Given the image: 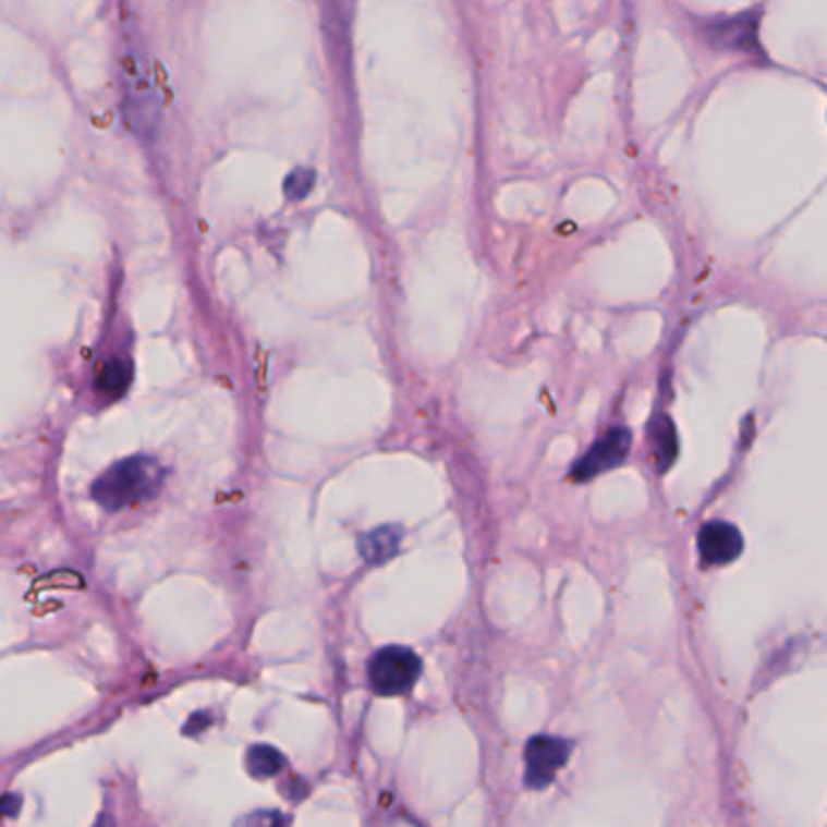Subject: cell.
<instances>
[{"label":"cell","mask_w":827,"mask_h":827,"mask_svg":"<svg viewBox=\"0 0 827 827\" xmlns=\"http://www.w3.org/2000/svg\"><path fill=\"white\" fill-rule=\"evenodd\" d=\"M630 446H632L630 431H627V428H612V431L605 434L600 440H595V443L588 448V453L583 455L576 465H573L571 477L579 482H586L617 465H622L627 453H630Z\"/></svg>","instance_id":"cell-4"},{"label":"cell","mask_w":827,"mask_h":827,"mask_svg":"<svg viewBox=\"0 0 827 827\" xmlns=\"http://www.w3.org/2000/svg\"><path fill=\"white\" fill-rule=\"evenodd\" d=\"M743 535L735 525L723 521H712L700 531V555L709 567L731 564L741 557Z\"/></svg>","instance_id":"cell-5"},{"label":"cell","mask_w":827,"mask_h":827,"mask_svg":"<svg viewBox=\"0 0 827 827\" xmlns=\"http://www.w3.org/2000/svg\"><path fill=\"white\" fill-rule=\"evenodd\" d=\"M285 767V757L271 745H252L247 753V771L255 779H271Z\"/></svg>","instance_id":"cell-8"},{"label":"cell","mask_w":827,"mask_h":827,"mask_svg":"<svg viewBox=\"0 0 827 827\" xmlns=\"http://www.w3.org/2000/svg\"><path fill=\"white\" fill-rule=\"evenodd\" d=\"M93 827H114V823H112V818H109V815H99V820Z\"/></svg>","instance_id":"cell-13"},{"label":"cell","mask_w":827,"mask_h":827,"mask_svg":"<svg viewBox=\"0 0 827 827\" xmlns=\"http://www.w3.org/2000/svg\"><path fill=\"white\" fill-rule=\"evenodd\" d=\"M315 184V174L313 170H295L289 180H285V196L293 198V202H301L307 194H311Z\"/></svg>","instance_id":"cell-10"},{"label":"cell","mask_w":827,"mask_h":827,"mask_svg":"<svg viewBox=\"0 0 827 827\" xmlns=\"http://www.w3.org/2000/svg\"><path fill=\"white\" fill-rule=\"evenodd\" d=\"M165 482V470L156 458L134 455L114 462L93 482V499L105 511H124L156 496Z\"/></svg>","instance_id":"cell-1"},{"label":"cell","mask_w":827,"mask_h":827,"mask_svg":"<svg viewBox=\"0 0 827 827\" xmlns=\"http://www.w3.org/2000/svg\"><path fill=\"white\" fill-rule=\"evenodd\" d=\"M129 382H131V368L126 366V363L112 361V363H107L102 373H99L97 390L105 397H109V400H117V397L126 392Z\"/></svg>","instance_id":"cell-9"},{"label":"cell","mask_w":827,"mask_h":827,"mask_svg":"<svg viewBox=\"0 0 827 827\" xmlns=\"http://www.w3.org/2000/svg\"><path fill=\"white\" fill-rule=\"evenodd\" d=\"M650 450H654V460L658 472H666L672 460L678 458V436H676V426L668 416H658L654 424H650Z\"/></svg>","instance_id":"cell-7"},{"label":"cell","mask_w":827,"mask_h":827,"mask_svg":"<svg viewBox=\"0 0 827 827\" xmlns=\"http://www.w3.org/2000/svg\"><path fill=\"white\" fill-rule=\"evenodd\" d=\"M569 757L571 743L564 741V738L535 735L525 745V785L535 791L549 787Z\"/></svg>","instance_id":"cell-3"},{"label":"cell","mask_w":827,"mask_h":827,"mask_svg":"<svg viewBox=\"0 0 827 827\" xmlns=\"http://www.w3.org/2000/svg\"><path fill=\"white\" fill-rule=\"evenodd\" d=\"M418 676H422V658L404 646H385L368 664L370 688L382 697L406 694L416 685Z\"/></svg>","instance_id":"cell-2"},{"label":"cell","mask_w":827,"mask_h":827,"mask_svg":"<svg viewBox=\"0 0 827 827\" xmlns=\"http://www.w3.org/2000/svg\"><path fill=\"white\" fill-rule=\"evenodd\" d=\"M380 827H418V825L410 818H404V815H394V818H390L388 823H382Z\"/></svg>","instance_id":"cell-12"},{"label":"cell","mask_w":827,"mask_h":827,"mask_svg":"<svg viewBox=\"0 0 827 827\" xmlns=\"http://www.w3.org/2000/svg\"><path fill=\"white\" fill-rule=\"evenodd\" d=\"M233 827H283V818L276 811H252L242 815Z\"/></svg>","instance_id":"cell-11"},{"label":"cell","mask_w":827,"mask_h":827,"mask_svg":"<svg viewBox=\"0 0 827 827\" xmlns=\"http://www.w3.org/2000/svg\"><path fill=\"white\" fill-rule=\"evenodd\" d=\"M400 539H402L400 527H378V531L363 535L358 547H361L363 559H366L368 564H385V561L397 555V549H400Z\"/></svg>","instance_id":"cell-6"}]
</instances>
